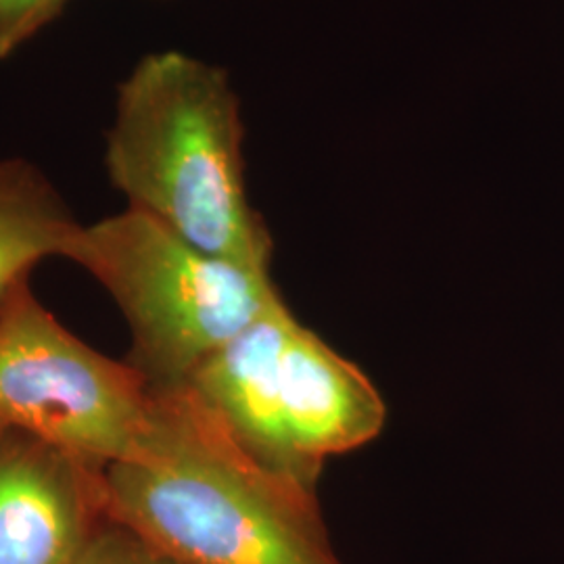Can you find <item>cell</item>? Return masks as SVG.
<instances>
[{
	"label": "cell",
	"mask_w": 564,
	"mask_h": 564,
	"mask_svg": "<svg viewBox=\"0 0 564 564\" xmlns=\"http://www.w3.org/2000/svg\"><path fill=\"white\" fill-rule=\"evenodd\" d=\"M105 491L107 517L174 564H343L318 491L251 458L186 384L153 391Z\"/></svg>",
	"instance_id": "6da1fadb"
},
{
	"label": "cell",
	"mask_w": 564,
	"mask_h": 564,
	"mask_svg": "<svg viewBox=\"0 0 564 564\" xmlns=\"http://www.w3.org/2000/svg\"><path fill=\"white\" fill-rule=\"evenodd\" d=\"M105 165L128 207L212 256L270 270L272 237L245 188L242 121L220 67L151 53L121 82Z\"/></svg>",
	"instance_id": "7a4b0ae2"
},
{
	"label": "cell",
	"mask_w": 564,
	"mask_h": 564,
	"mask_svg": "<svg viewBox=\"0 0 564 564\" xmlns=\"http://www.w3.org/2000/svg\"><path fill=\"white\" fill-rule=\"evenodd\" d=\"M118 303L123 358L151 391L181 387L281 297L270 270L212 256L139 209L80 224L63 253Z\"/></svg>",
	"instance_id": "3957f363"
},
{
	"label": "cell",
	"mask_w": 564,
	"mask_h": 564,
	"mask_svg": "<svg viewBox=\"0 0 564 564\" xmlns=\"http://www.w3.org/2000/svg\"><path fill=\"white\" fill-rule=\"evenodd\" d=\"M151 402L153 391L141 375L65 328L30 281L2 303V426L109 466L134 449Z\"/></svg>",
	"instance_id": "277c9868"
},
{
	"label": "cell",
	"mask_w": 564,
	"mask_h": 564,
	"mask_svg": "<svg viewBox=\"0 0 564 564\" xmlns=\"http://www.w3.org/2000/svg\"><path fill=\"white\" fill-rule=\"evenodd\" d=\"M105 464L0 424V564H76L107 517Z\"/></svg>",
	"instance_id": "5b68a950"
},
{
	"label": "cell",
	"mask_w": 564,
	"mask_h": 564,
	"mask_svg": "<svg viewBox=\"0 0 564 564\" xmlns=\"http://www.w3.org/2000/svg\"><path fill=\"white\" fill-rule=\"evenodd\" d=\"M297 318L282 297L214 351L186 387L265 468L318 491L291 442L282 405V349Z\"/></svg>",
	"instance_id": "8992f818"
},
{
	"label": "cell",
	"mask_w": 564,
	"mask_h": 564,
	"mask_svg": "<svg viewBox=\"0 0 564 564\" xmlns=\"http://www.w3.org/2000/svg\"><path fill=\"white\" fill-rule=\"evenodd\" d=\"M284 421L303 470L321 484L330 456L375 442L387 405L360 366L295 321L282 349Z\"/></svg>",
	"instance_id": "52a82bcc"
},
{
	"label": "cell",
	"mask_w": 564,
	"mask_h": 564,
	"mask_svg": "<svg viewBox=\"0 0 564 564\" xmlns=\"http://www.w3.org/2000/svg\"><path fill=\"white\" fill-rule=\"evenodd\" d=\"M80 223L34 163L0 160V307L46 258H63Z\"/></svg>",
	"instance_id": "ba28073f"
},
{
	"label": "cell",
	"mask_w": 564,
	"mask_h": 564,
	"mask_svg": "<svg viewBox=\"0 0 564 564\" xmlns=\"http://www.w3.org/2000/svg\"><path fill=\"white\" fill-rule=\"evenodd\" d=\"M76 564H174L128 527L107 519Z\"/></svg>",
	"instance_id": "9c48e42d"
},
{
	"label": "cell",
	"mask_w": 564,
	"mask_h": 564,
	"mask_svg": "<svg viewBox=\"0 0 564 564\" xmlns=\"http://www.w3.org/2000/svg\"><path fill=\"white\" fill-rule=\"evenodd\" d=\"M65 7V0H0V59L36 36Z\"/></svg>",
	"instance_id": "30bf717a"
}]
</instances>
